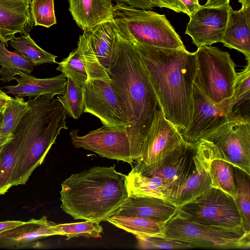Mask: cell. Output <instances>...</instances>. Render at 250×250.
<instances>
[{
	"mask_svg": "<svg viewBox=\"0 0 250 250\" xmlns=\"http://www.w3.org/2000/svg\"><path fill=\"white\" fill-rule=\"evenodd\" d=\"M177 212L184 217L205 224L228 228L243 226L234 198L213 187L178 206Z\"/></svg>",
	"mask_w": 250,
	"mask_h": 250,
	"instance_id": "ba28073f",
	"label": "cell"
},
{
	"mask_svg": "<svg viewBox=\"0 0 250 250\" xmlns=\"http://www.w3.org/2000/svg\"><path fill=\"white\" fill-rule=\"evenodd\" d=\"M108 75L130 125L129 137L136 160L160 105L138 53L133 44L118 32Z\"/></svg>",
	"mask_w": 250,
	"mask_h": 250,
	"instance_id": "7a4b0ae2",
	"label": "cell"
},
{
	"mask_svg": "<svg viewBox=\"0 0 250 250\" xmlns=\"http://www.w3.org/2000/svg\"><path fill=\"white\" fill-rule=\"evenodd\" d=\"M31 1V0H30Z\"/></svg>",
	"mask_w": 250,
	"mask_h": 250,
	"instance_id": "7dc6e473",
	"label": "cell"
},
{
	"mask_svg": "<svg viewBox=\"0 0 250 250\" xmlns=\"http://www.w3.org/2000/svg\"><path fill=\"white\" fill-rule=\"evenodd\" d=\"M127 40L141 59L166 118L180 131L185 129L192 112L195 52L186 48H161Z\"/></svg>",
	"mask_w": 250,
	"mask_h": 250,
	"instance_id": "6da1fadb",
	"label": "cell"
},
{
	"mask_svg": "<svg viewBox=\"0 0 250 250\" xmlns=\"http://www.w3.org/2000/svg\"><path fill=\"white\" fill-rule=\"evenodd\" d=\"M0 80L3 83L14 80L16 75L22 71L27 74L33 70V65L24 56L18 52L10 51L5 43L0 41Z\"/></svg>",
	"mask_w": 250,
	"mask_h": 250,
	"instance_id": "83f0119b",
	"label": "cell"
},
{
	"mask_svg": "<svg viewBox=\"0 0 250 250\" xmlns=\"http://www.w3.org/2000/svg\"><path fill=\"white\" fill-rule=\"evenodd\" d=\"M24 222L21 221L9 220L0 222V233L21 225Z\"/></svg>",
	"mask_w": 250,
	"mask_h": 250,
	"instance_id": "60d3db41",
	"label": "cell"
},
{
	"mask_svg": "<svg viewBox=\"0 0 250 250\" xmlns=\"http://www.w3.org/2000/svg\"><path fill=\"white\" fill-rule=\"evenodd\" d=\"M3 108H0V112L3 110Z\"/></svg>",
	"mask_w": 250,
	"mask_h": 250,
	"instance_id": "bcb514c9",
	"label": "cell"
},
{
	"mask_svg": "<svg viewBox=\"0 0 250 250\" xmlns=\"http://www.w3.org/2000/svg\"><path fill=\"white\" fill-rule=\"evenodd\" d=\"M224 46L242 53L250 62V6L230 8L221 41Z\"/></svg>",
	"mask_w": 250,
	"mask_h": 250,
	"instance_id": "44dd1931",
	"label": "cell"
},
{
	"mask_svg": "<svg viewBox=\"0 0 250 250\" xmlns=\"http://www.w3.org/2000/svg\"><path fill=\"white\" fill-rule=\"evenodd\" d=\"M73 130L70 136L76 148L92 151L102 157L126 162H134L131 143L126 129H118L103 125L84 136Z\"/></svg>",
	"mask_w": 250,
	"mask_h": 250,
	"instance_id": "7c38bea8",
	"label": "cell"
},
{
	"mask_svg": "<svg viewBox=\"0 0 250 250\" xmlns=\"http://www.w3.org/2000/svg\"><path fill=\"white\" fill-rule=\"evenodd\" d=\"M202 139L212 142L234 167L250 175V122L230 120Z\"/></svg>",
	"mask_w": 250,
	"mask_h": 250,
	"instance_id": "4fadbf2b",
	"label": "cell"
},
{
	"mask_svg": "<svg viewBox=\"0 0 250 250\" xmlns=\"http://www.w3.org/2000/svg\"><path fill=\"white\" fill-rule=\"evenodd\" d=\"M82 86L84 100L83 112L97 117L104 125L118 129L125 128L129 136L130 125L125 113L123 103L110 81L87 80Z\"/></svg>",
	"mask_w": 250,
	"mask_h": 250,
	"instance_id": "30bf717a",
	"label": "cell"
},
{
	"mask_svg": "<svg viewBox=\"0 0 250 250\" xmlns=\"http://www.w3.org/2000/svg\"><path fill=\"white\" fill-rule=\"evenodd\" d=\"M230 0H207L205 6L217 7L229 5Z\"/></svg>",
	"mask_w": 250,
	"mask_h": 250,
	"instance_id": "b9f144b4",
	"label": "cell"
},
{
	"mask_svg": "<svg viewBox=\"0 0 250 250\" xmlns=\"http://www.w3.org/2000/svg\"><path fill=\"white\" fill-rule=\"evenodd\" d=\"M69 10L83 31L113 20L114 5L111 0H68Z\"/></svg>",
	"mask_w": 250,
	"mask_h": 250,
	"instance_id": "7402d4cb",
	"label": "cell"
},
{
	"mask_svg": "<svg viewBox=\"0 0 250 250\" xmlns=\"http://www.w3.org/2000/svg\"><path fill=\"white\" fill-rule=\"evenodd\" d=\"M233 102L232 97L219 104L213 103L194 85L191 119L187 128L180 131L184 140L195 143L225 123L235 120L231 114Z\"/></svg>",
	"mask_w": 250,
	"mask_h": 250,
	"instance_id": "8fae6325",
	"label": "cell"
},
{
	"mask_svg": "<svg viewBox=\"0 0 250 250\" xmlns=\"http://www.w3.org/2000/svg\"><path fill=\"white\" fill-rule=\"evenodd\" d=\"M230 8V5L217 7L202 5L189 16L185 34L197 48L221 42Z\"/></svg>",
	"mask_w": 250,
	"mask_h": 250,
	"instance_id": "9a60e30c",
	"label": "cell"
},
{
	"mask_svg": "<svg viewBox=\"0 0 250 250\" xmlns=\"http://www.w3.org/2000/svg\"><path fill=\"white\" fill-rule=\"evenodd\" d=\"M233 167L218 148L210 165L211 187L222 190L235 200L237 187L234 179Z\"/></svg>",
	"mask_w": 250,
	"mask_h": 250,
	"instance_id": "4316f807",
	"label": "cell"
},
{
	"mask_svg": "<svg viewBox=\"0 0 250 250\" xmlns=\"http://www.w3.org/2000/svg\"><path fill=\"white\" fill-rule=\"evenodd\" d=\"M57 70L60 71L66 78L83 85L88 80V75L78 48L70 53L68 57L58 62Z\"/></svg>",
	"mask_w": 250,
	"mask_h": 250,
	"instance_id": "836d02e7",
	"label": "cell"
},
{
	"mask_svg": "<svg viewBox=\"0 0 250 250\" xmlns=\"http://www.w3.org/2000/svg\"><path fill=\"white\" fill-rule=\"evenodd\" d=\"M195 143L193 169L186 181L168 201L177 206L192 199L211 187L210 165L218 147L212 142L203 139Z\"/></svg>",
	"mask_w": 250,
	"mask_h": 250,
	"instance_id": "5bb4252c",
	"label": "cell"
},
{
	"mask_svg": "<svg viewBox=\"0 0 250 250\" xmlns=\"http://www.w3.org/2000/svg\"><path fill=\"white\" fill-rule=\"evenodd\" d=\"M138 247L141 249L180 250L193 248L190 244L166 237L136 236Z\"/></svg>",
	"mask_w": 250,
	"mask_h": 250,
	"instance_id": "d590c367",
	"label": "cell"
},
{
	"mask_svg": "<svg viewBox=\"0 0 250 250\" xmlns=\"http://www.w3.org/2000/svg\"><path fill=\"white\" fill-rule=\"evenodd\" d=\"M30 0H0V41L6 44L17 33L29 34L34 24Z\"/></svg>",
	"mask_w": 250,
	"mask_h": 250,
	"instance_id": "e0dca14e",
	"label": "cell"
},
{
	"mask_svg": "<svg viewBox=\"0 0 250 250\" xmlns=\"http://www.w3.org/2000/svg\"><path fill=\"white\" fill-rule=\"evenodd\" d=\"M115 167H94L66 179L60 191L62 210L75 220L106 221L129 196L126 175Z\"/></svg>",
	"mask_w": 250,
	"mask_h": 250,
	"instance_id": "3957f363",
	"label": "cell"
},
{
	"mask_svg": "<svg viewBox=\"0 0 250 250\" xmlns=\"http://www.w3.org/2000/svg\"><path fill=\"white\" fill-rule=\"evenodd\" d=\"M195 85L211 102L219 104L233 95L237 73L229 54L210 45L198 47L195 52Z\"/></svg>",
	"mask_w": 250,
	"mask_h": 250,
	"instance_id": "52a82bcc",
	"label": "cell"
},
{
	"mask_svg": "<svg viewBox=\"0 0 250 250\" xmlns=\"http://www.w3.org/2000/svg\"><path fill=\"white\" fill-rule=\"evenodd\" d=\"M53 229L58 235H65L66 240L74 237H84L86 238L101 237L103 228L100 223L86 220L84 222L56 224Z\"/></svg>",
	"mask_w": 250,
	"mask_h": 250,
	"instance_id": "d6a6232c",
	"label": "cell"
},
{
	"mask_svg": "<svg viewBox=\"0 0 250 250\" xmlns=\"http://www.w3.org/2000/svg\"><path fill=\"white\" fill-rule=\"evenodd\" d=\"M11 98L4 91L0 89V108H3Z\"/></svg>",
	"mask_w": 250,
	"mask_h": 250,
	"instance_id": "7bdbcfd3",
	"label": "cell"
},
{
	"mask_svg": "<svg viewBox=\"0 0 250 250\" xmlns=\"http://www.w3.org/2000/svg\"><path fill=\"white\" fill-rule=\"evenodd\" d=\"M117 228L131 233L136 236L165 237V221L136 216L115 215L107 220Z\"/></svg>",
	"mask_w": 250,
	"mask_h": 250,
	"instance_id": "cb8c5ba5",
	"label": "cell"
},
{
	"mask_svg": "<svg viewBox=\"0 0 250 250\" xmlns=\"http://www.w3.org/2000/svg\"><path fill=\"white\" fill-rule=\"evenodd\" d=\"M29 118L27 110L16 125L9 140L0 149V195L13 186L17 153Z\"/></svg>",
	"mask_w": 250,
	"mask_h": 250,
	"instance_id": "603a6c76",
	"label": "cell"
},
{
	"mask_svg": "<svg viewBox=\"0 0 250 250\" xmlns=\"http://www.w3.org/2000/svg\"><path fill=\"white\" fill-rule=\"evenodd\" d=\"M27 102L29 118L17 153L13 186L26 183L43 162L61 129H68L67 112L53 96L29 97Z\"/></svg>",
	"mask_w": 250,
	"mask_h": 250,
	"instance_id": "277c9868",
	"label": "cell"
},
{
	"mask_svg": "<svg viewBox=\"0 0 250 250\" xmlns=\"http://www.w3.org/2000/svg\"><path fill=\"white\" fill-rule=\"evenodd\" d=\"M185 142L177 127L166 118L160 106L144 139L140 156L132 169L145 175L150 174Z\"/></svg>",
	"mask_w": 250,
	"mask_h": 250,
	"instance_id": "9c48e42d",
	"label": "cell"
},
{
	"mask_svg": "<svg viewBox=\"0 0 250 250\" xmlns=\"http://www.w3.org/2000/svg\"><path fill=\"white\" fill-rule=\"evenodd\" d=\"M56 99L62 104L69 116L78 119L83 113L84 100L83 88L71 79L67 78L66 88L63 95Z\"/></svg>",
	"mask_w": 250,
	"mask_h": 250,
	"instance_id": "1f68e13d",
	"label": "cell"
},
{
	"mask_svg": "<svg viewBox=\"0 0 250 250\" xmlns=\"http://www.w3.org/2000/svg\"><path fill=\"white\" fill-rule=\"evenodd\" d=\"M160 7H165L177 13H183L188 16V13L184 4L180 0H157Z\"/></svg>",
	"mask_w": 250,
	"mask_h": 250,
	"instance_id": "f35d334b",
	"label": "cell"
},
{
	"mask_svg": "<svg viewBox=\"0 0 250 250\" xmlns=\"http://www.w3.org/2000/svg\"><path fill=\"white\" fill-rule=\"evenodd\" d=\"M9 42L15 51L28 60L33 66L44 63H58L56 61L57 56L41 48L29 34L14 37Z\"/></svg>",
	"mask_w": 250,
	"mask_h": 250,
	"instance_id": "f546056e",
	"label": "cell"
},
{
	"mask_svg": "<svg viewBox=\"0 0 250 250\" xmlns=\"http://www.w3.org/2000/svg\"><path fill=\"white\" fill-rule=\"evenodd\" d=\"M23 97L15 96L8 102L3 110L0 134V149L9 140L16 125L28 109Z\"/></svg>",
	"mask_w": 250,
	"mask_h": 250,
	"instance_id": "f1b7e54d",
	"label": "cell"
},
{
	"mask_svg": "<svg viewBox=\"0 0 250 250\" xmlns=\"http://www.w3.org/2000/svg\"><path fill=\"white\" fill-rule=\"evenodd\" d=\"M242 5L250 6V0H238Z\"/></svg>",
	"mask_w": 250,
	"mask_h": 250,
	"instance_id": "ee69618b",
	"label": "cell"
},
{
	"mask_svg": "<svg viewBox=\"0 0 250 250\" xmlns=\"http://www.w3.org/2000/svg\"><path fill=\"white\" fill-rule=\"evenodd\" d=\"M56 223L50 221L46 216L32 219L10 230L0 233V239L16 242H26L51 235H57L53 227Z\"/></svg>",
	"mask_w": 250,
	"mask_h": 250,
	"instance_id": "484cf974",
	"label": "cell"
},
{
	"mask_svg": "<svg viewBox=\"0 0 250 250\" xmlns=\"http://www.w3.org/2000/svg\"><path fill=\"white\" fill-rule=\"evenodd\" d=\"M195 149V143L186 141L165 159L157 170L147 175L160 177L167 186L169 195L167 201L186 181L192 171Z\"/></svg>",
	"mask_w": 250,
	"mask_h": 250,
	"instance_id": "2e32d148",
	"label": "cell"
},
{
	"mask_svg": "<svg viewBox=\"0 0 250 250\" xmlns=\"http://www.w3.org/2000/svg\"><path fill=\"white\" fill-rule=\"evenodd\" d=\"M165 237L184 242L193 248L218 249L250 248V232L243 226L228 228L205 224L184 217L178 212L166 221Z\"/></svg>",
	"mask_w": 250,
	"mask_h": 250,
	"instance_id": "8992f818",
	"label": "cell"
},
{
	"mask_svg": "<svg viewBox=\"0 0 250 250\" xmlns=\"http://www.w3.org/2000/svg\"><path fill=\"white\" fill-rule=\"evenodd\" d=\"M30 9L34 26L49 28L57 23L54 0H31Z\"/></svg>",
	"mask_w": 250,
	"mask_h": 250,
	"instance_id": "e575fe53",
	"label": "cell"
},
{
	"mask_svg": "<svg viewBox=\"0 0 250 250\" xmlns=\"http://www.w3.org/2000/svg\"><path fill=\"white\" fill-rule=\"evenodd\" d=\"M177 212V206L166 200L153 197L129 196L110 216L147 217L166 221Z\"/></svg>",
	"mask_w": 250,
	"mask_h": 250,
	"instance_id": "d6986e66",
	"label": "cell"
},
{
	"mask_svg": "<svg viewBox=\"0 0 250 250\" xmlns=\"http://www.w3.org/2000/svg\"><path fill=\"white\" fill-rule=\"evenodd\" d=\"M233 176L237 187L235 201L241 215L243 227L247 232H250V175L233 167Z\"/></svg>",
	"mask_w": 250,
	"mask_h": 250,
	"instance_id": "4dcf8cb0",
	"label": "cell"
},
{
	"mask_svg": "<svg viewBox=\"0 0 250 250\" xmlns=\"http://www.w3.org/2000/svg\"><path fill=\"white\" fill-rule=\"evenodd\" d=\"M14 80L18 84L6 86L5 93L21 97H37L42 96L63 95L65 91L67 78L63 74L45 79H38L20 71Z\"/></svg>",
	"mask_w": 250,
	"mask_h": 250,
	"instance_id": "ffe728a7",
	"label": "cell"
},
{
	"mask_svg": "<svg viewBox=\"0 0 250 250\" xmlns=\"http://www.w3.org/2000/svg\"><path fill=\"white\" fill-rule=\"evenodd\" d=\"M113 20L119 34L127 40L161 48H186L165 15L117 2Z\"/></svg>",
	"mask_w": 250,
	"mask_h": 250,
	"instance_id": "5b68a950",
	"label": "cell"
},
{
	"mask_svg": "<svg viewBox=\"0 0 250 250\" xmlns=\"http://www.w3.org/2000/svg\"><path fill=\"white\" fill-rule=\"evenodd\" d=\"M185 6L188 13V16L194 12L199 9L202 5L199 2V0H180Z\"/></svg>",
	"mask_w": 250,
	"mask_h": 250,
	"instance_id": "ab89813d",
	"label": "cell"
},
{
	"mask_svg": "<svg viewBox=\"0 0 250 250\" xmlns=\"http://www.w3.org/2000/svg\"><path fill=\"white\" fill-rule=\"evenodd\" d=\"M128 6L145 10L153 9L154 7H160L157 0H115Z\"/></svg>",
	"mask_w": 250,
	"mask_h": 250,
	"instance_id": "74e56055",
	"label": "cell"
},
{
	"mask_svg": "<svg viewBox=\"0 0 250 250\" xmlns=\"http://www.w3.org/2000/svg\"><path fill=\"white\" fill-rule=\"evenodd\" d=\"M3 120V110L0 112V130L1 127V125Z\"/></svg>",
	"mask_w": 250,
	"mask_h": 250,
	"instance_id": "f6af8a7d",
	"label": "cell"
},
{
	"mask_svg": "<svg viewBox=\"0 0 250 250\" xmlns=\"http://www.w3.org/2000/svg\"><path fill=\"white\" fill-rule=\"evenodd\" d=\"M83 32L96 59L101 79L110 81L108 68L118 34L115 22L113 20L105 21Z\"/></svg>",
	"mask_w": 250,
	"mask_h": 250,
	"instance_id": "ac0fdd59",
	"label": "cell"
},
{
	"mask_svg": "<svg viewBox=\"0 0 250 250\" xmlns=\"http://www.w3.org/2000/svg\"><path fill=\"white\" fill-rule=\"evenodd\" d=\"M129 196L153 197L167 200L169 195L167 186L156 176L147 175L133 169L126 175Z\"/></svg>",
	"mask_w": 250,
	"mask_h": 250,
	"instance_id": "d4e9b609",
	"label": "cell"
},
{
	"mask_svg": "<svg viewBox=\"0 0 250 250\" xmlns=\"http://www.w3.org/2000/svg\"><path fill=\"white\" fill-rule=\"evenodd\" d=\"M250 97V62L240 72L237 73L235 79L233 100Z\"/></svg>",
	"mask_w": 250,
	"mask_h": 250,
	"instance_id": "8d00e7d4",
	"label": "cell"
}]
</instances>
